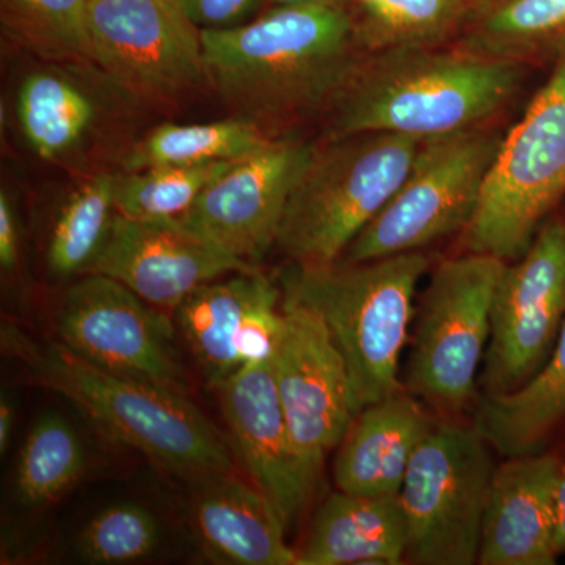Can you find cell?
Here are the masks:
<instances>
[{"instance_id":"cell-1","label":"cell","mask_w":565,"mask_h":565,"mask_svg":"<svg viewBox=\"0 0 565 565\" xmlns=\"http://www.w3.org/2000/svg\"><path fill=\"white\" fill-rule=\"evenodd\" d=\"M212 90L266 131L329 111L363 61L345 6L270 7L262 17L202 31Z\"/></svg>"},{"instance_id":"cell-2","label":"cell","mask_w":565,"mask_h":565,"mask_svg":"<svg viewBox=\"0 0 565 565\" xmlns=\"http://www.w3.org/2000/svg\"><path fill=\"white\" fill-rule=\"evenodd\" d=\"M522 81L523 65L455 46L371 52L327 111L326 139L393 132L426 140L479 128Z\"/></svg>"},{"instance_id":"cell-3","label":"cell","mask_w":565,"mask_h":565,"mask_svg":"<svg viewBox=\"0 0 565 565\" xmlns=\"http://www.w3.org/2000/svg\"><path fill=\"white\" fill-rule=\"evenodd\" d=\"M3 345L33 382L62 394L104 434L163 470L191 481L232 473L225 441L188 394L110 373L61 341L36 344L10 332L3 333Z\"/></svg>"},{"instance_id":"cell-4","label":"cell","mask_w":565,"mask_h":565,"mask_svg":"<svg viewBox=\"0 0 565 565\" xmlns=\"http://www.w3.org/2000/svg\"><path fill=\"white\" fill-rule=\"evenodd\" d=\"M423 252L330 266L292 264L281 296L311 308L343 353L355 414L404 388L401 355L415 321L418 282L429 270Z\"/></svg>"},{"instance_id":"cell-5","label":"cell","mask_w":565,"mask_h":565,"mask_svg":"<svg viewBox=\"0 0 565 565\" xmlns=\"http://www.w3.org/2000/svg\"><path fill=\"white\" fill-rule=\"evenodd\" d=\"M291 193L277 245L302 267L330 266L403 184L423 140L393 132L323 139Z\"/></svg>"},{"instance_id":"cell-6","label":"cell","mask_w":565,"mask_h":565,"mask_svg":"<svg viewBox=\"0 0 565 565\" xmlns=\"http://www.w3.org/2000/svg\"><path fill=\"white\" fill-rule=\"evenodd\" d=\"M565 196V50L525 114L503 136L465 252L515 262Z\"/></svg>"},{"instance_id":"cell-7","label":"cell","mask_w":565,"mask_h":565,"mask_svg":"<svg viewBox=\"0 0 565 565\" xmlns=\"http://www.w3.org/2000/svg\"><path fill=\"white\" fill-rule=\"evenodd\" d=\"M504 266L497 256L465 252L438 264L424 289L405 390L440 418L459 419L478 399L476 375L489 345Z\"/></svg>"},{"instance_id":"cell-8","label":"cell","mask_w":565,"mask_h":565,"mask_svg":"<svg viewBox=\"0 0 565 565\" xmlns=\"http://www.w3.org/2000/svg\"><path fill=\"white\" fill-rule=\"evenodd\" d=\"M492 449L475 424L459 419L438 418L423 438L399 492L407 520L405 563L478 564Z\"/></svg>"},{"instance_id":"cell-9","label":"cell","mask_w":565,"mask_h":565,"mask_svg":"<svg viewBox=\"0 0 565 565\" xmlns=\"http://www.w3.org/2000/svg\"><path fill=\"white\" fill-rule=\"evenodd\" d=\"M501 140L503 136L486 125L423 140L403 184L340 262L422 252L462 234L481 202Z\"/></svg>"},{"instance_id":"cell-10","label":"cell","mask_w":565,"mask_h":565,"mask_svg":"<svg viewBox=\"0 0 565 565\" xmlns=\"http://www.w3.org/2000/svg\"><path fill=\"white\" fill-rule=\"evenodd\" d=\"M92 65L125 95L173 104L212 90L202 29L180 0H90Z\"/></svg>"},{"instance_id":"cell-11","label":"cell","mask_w":565,"mask_h":565,"mask_svg":"<svg viewBox=\"0 0 565 565\" xmlns=\"http://www.w3.org/2000/svg\"><path fill=\"white\" fill-rule=\"evenodd\" d=\"M564 319L565 222L546 218L527 250L505 263L498 281L481 394L525 385L555 348Z\"/></svg>"},{"instance_id":"cell-12","label":"cell","mask_w":565,"mask_h":565,"mask_svg":"<svg viewBox=\"0 0 565 565\" xmlns=\"http://www.w3.org/2000/svg\"><path fill=\"white\" fill-rule=\"evenodd\" d=\"M57 332L61 343L96 366L188 394L169 316L114 278L85 274L74 282Z\"/></svg>"},{"instance_id":"cell-13","label":"cell","mask_w":565,"mask_h":565,"mask_svg":"<svg viewBox=\"0 0 565 565\" xmlns=\"http://www.w3.org/2000/svg\"><path fill=\"white\" fill-rule=\"evenodd\" d=\"M281 315L273 360L275 384L294 448L316 487L327 456L341 444L356 415L351 379L321 316L282 296Z\"/></svg>"},{"instance_id":"cell-14","label":"cell","mask_w":565,"mask_h":565,"mask_svg":"<svg viewBox=\"0 0 565 565\" xmlns=\"http://www.w3.org/2000/svg\"><path fill=\"white\" fill-rule=\"evenodd\" d=\"M316 145L277 134L234 161L180 221L239 262L258 266L277 245L286 206Z\"/></svg>"},{"instance_id":"cell-15","label":"cell","mask_w":565,"mask_h":565,"mask_svg":"<svg viewBox=\"0 0 565 565\" xmlns=\"http://www.w3.org/2000/svg\"><path fill=\"white\" fill-rule=\"evenodd\" d=\"M258 270L192 232L180 218L140 221L115 212L85 274L114 278L158 310L174 311L206 282Z\"/></svg>"},{"instance_id":"cell-16","label":"cell","mask_w":565,"mask_h":565,"mask_svg":"<svg viewBox=\"0 0 565 565\" xmlns=\"http://www.w3.org/2000/svg\"><path fill=\"white\" fill-rule=\"evenodd\" d=\"M221 393L237 455L288 526L303 511L315 486L294 448L273 362L244 364Z\"/></svg>"},{"instance_id":"cell-17","label":"cell","mask_w":565,"mask_h":565,"mask_svg":"<svg viewBox=\"0 0 565 565\" xmlns=\"http://www.w3.org/2000/svg\"><path fill=\"white\" fill-rule=\"evenodd\" d=\"M561 455L505 457L494 467L478 564L553 565Z\"/></svg>"},{"instance_id":"cell-18","label":"cell","mask_w":565,"mask_h":565,"mask_svg":"<svg viewBox=\"0 0 565 565\" xmlns=\"http://www.w3.org/2000/svg\"><path fill=\"white\" fill-rule=\"evenodd\" d=\"M193 482L189 522L204 555L221 564L299 565L285 542V520L258 487L232 473Z\"/></svg>"},{"instance_id":"cell-19","label":"cell","mask_w":565,"mask_h":565,"mask_svg":"<svg viewBox=\"0 0 565 565\" xmlns=\"http://www.w3.org/2000/svg\"><path fill=\"white\" fill-rule=\"evenodd\" d=\"M438 418L405 386L353 416L338 445L333 479L341 492L399 494L408 463Z\"/></svg>"},{"instance_id":"cell-20","label":"cell","mask_w":565,"mask_h":565,"mask_svg":"<svg viewBox=\"0 0 565 565\" xmlns=\"http://www.w3.org/2000/svg\"><path fill=\"white\" fill-rule=\"evenodd\" d=\"M299 565H397L407 553L399 494H330L316 512Z\"/></svg>"},{"instance_id":"cell-21","label":"cell","mask_w":565,"mask_h":565,"mask_svg":"<svg viewBox=\"0 0 565 565\" xmlns=\"http://www.w3.org/2000/svg\"><path fill=\"white\" fill-rule=\"evenodd\" d=\"M77 66L50 63L28 74L18 90L22 136L44 161H62L79 151L102 121V99Z\"/></svg>"},{"instance_id":"cell-22","label":"cell","mask_w":565,"mask_h":565,"mask_svg":"<svg viewBox=\"0 0 565 565\" xmlns=\"http://www.w3.org/2000/svg\"><path fill=\"white\" fill-rule=\"evenodd\" d=\"M473 424L503 457L544 451L565 424V319L544 366L525 385L505 394H479Z\"/></svg>"},{"instance_id":"cell-23","label":"cell","mask_w":565,"mask_h":565,"mask_svg":"<svg viewBox=\"0 0 565 565\" xmlns=\"http://www.w3.org/2000/svg\"><path fill=\"white\" fill-rule=\"evenodd\" d=\"M270 281L259 270L234 274L200 286L173 311L174 326L211 388L221 390L243 367L237 351L241 323Z\"/></svg>"},{"instance_id":"cell-24","label":"cell","mask_w":565,"mask_h":565,"mask_svg":"<svg viewBox=\"0 0 565 565\" xmlns=\"http://www.w3.org/2000/svg\"><path fill=\"white\" fill-rule=\"evenodd\" d=\"M452 46L492 61L555 62L565 50V0H482Z\"/></svg>"},{"instance_id":"cell-25","label":"cell","mask_w":565,"mask_h":565,"mask_svg":"<svg viewBox=\"0 0 565 565\" xmlns=\"http://www.w3.org/2000/svg\"><path fill=\"white\" fill-rule=\"evenodd\" d=\"M277 134L241 117L192 125L166 122L132 145L122 158V172L236 161L264 147Z\"/></svg>"},{"instance_id":"cell-26","label":"cell","mask_w":565,"mask_h":565,"mask_svg":"<svg viewBox=\"0 0 565 565\" xmlns=\"http://www.w3.org/2000/svg\"><path fill=\"white\" fill-rule=\"evenodd\" d=\"M471 6V0H364L353 14L356 39L364 54L444 46L459 35Z\"/></svg>"},{"instance_id":"cell-27","label":"cell","mask_w":565,"mask_h":565,"mask_svg":"<svg viewBox=\"0 0 565 565\" xmlns=\"http://www.w3.org/2000/svg\"><path fill=\"white\" fill-rule=\"evenodd\" d=\"M90 0H0L2 31L46 63H92Z\"/></svg>"},{"instance_id":"cell-28","label":"cell","mask_w":565,"mask_h":565,"mask_svg":"<svg viewBox=\"0 0 565 565\" xmlns=\"http://www.w3.org/2000/svg\"><path fill=\"white\" fill-rule=\"evenodd\" d=\"M115 212V173H96L81 182L52 223L46 248L51 273L84 275L102 248Z\"/></svg>"},{"instance_id":"cell-29","label":"cell","mask_w":565,"mask_h":565,"mask_svg":"<svg viewBox=\"0 0 565 565\" xmlns=\"http://www.w3.org/2000/svg\"><path fill=\"white\" fill-rule=\"evenodd\" d=\"M84 470L85 451L76 430L61 415H43L21 449L14 478L18 498L32 508L55 503Z\"/></svg>"},{"instance_id":"cell-30","label":"cell","mask_w":565,"mask_h":565,"mask_svg":"<svg viewBox=\"0 0 565 565\" xmlns=\"http://www.w3.org/2000/svg\"><path fill=\"white\" fill-rule=\"evenodd\" d=\"M233 162L154 167L140 172L115 173V211L140 221L180 218Z\"/></svg>"},{"instance_id":"cell-31","label":"cell","mask_w":565,"mask_h":565,"mask_svg":"<svg viewBox=\"0 0 565 565\" xmlns=\"http://www.w3.org/2000/svg\"><path fill=\"white\" fill-rule=\"evenodd\" d=\"M159 539L158 520L148 509L117 503L88 520L77 539V552L90 564H129L150 556Z\"/></svg>"},{"instance_id":"cell-32","label":"cell","mask_w":565,"mask_h":565,"mask_svg":"<svg viewBox=\"0 0 565 565\" xmlns=\"http://www.w3.org/2000/svg\"><path fill=\"white\" fill-rule=\"evenodd\" d=\"M182 9L202 31L244 24L262 0H180Z\"/></svg>"},{"instance_id":"cell-33","label":"cell","mask_w":565,"mask_h":565,"mask_svg":"<svg viewBox=\"0 0 565 565\" xmlns=\"http://www.w3.org/2000/svg\"><path fill=\"white\" fill-rule=\"evenodd\" d=\"M21 234L17 212L9 193H0V266L3 273H14L20 264Z\"/></svg>"},{"instance_id":"cell-34","label":"cell","mask_w":565,"mask_h":565,"mask_svg":"<svg viewBox=\"0 0 565 565\" xmlns=\"http://www.w3.org/2000/svg\"><path fill=\"white\" fill-rule=\"evenodd\" d=\"M555 552L557 556L565 553V448L561 452V475L557 484Z\"/></svg>"},{"instance_id":"cell-35","label":"cell","mask_w":565,"mask_h":565,"mask_svg":"<svg viewBox=\"0 0 565 565\" xmlns=\"http://www.w3.org/2000/svg\"><path fill=\"white\" fill-rule=\"evenodd\" d=\"M14 404L7 394L0 399V452L9 449L11 434H13Z\"/></svg>"},{"instance_id":"cell-36","label":"cell","mask_w":565,"mask_h":565,"mask_svg":"<svg viewBox=\"0 0 565 565\" xmlns=\"http://www.w3.org/2000/svg\"><path fill=\"white\" fill-rule=\"evenodd\" d=\"M270 7L291 6H345L349 0H267Z\"/></svg>"},{"instance_id":"cell-37","label":"cell","mask_w":565,"mask_h":565,"mask_svg":"<svg viewBox=\"0 0 565 565\" xmlns=\"http://www.w3.org/2000/svg\"><path fill=\"white\" fill-rule=\"evenodd\" d=\"M353 2H355V6H359V3L364 2V0H353Z\"/></svg>"},{"instance_id":"cell-38","label":"cell","mask_w":565,"mask_h":565,"mask_svg":"<svg viewBox=\"0 0 565 565\" xmlns=\"http://www.w3.org/2000/svg\"><path fill=\"white\" fill-rule=\"evenodd\" d=\"M478 2H482V0H471V3H473V6H475V3H478ZM473 6H471V7H473Z\"/></svg>"}]
</instances>
